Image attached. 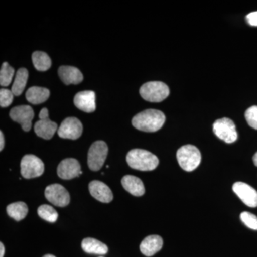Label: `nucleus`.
Returning a JSON list of instances; mask_svg holds the SVG:
<instances>
[{
  "label": "nucleus",
  "mask_w": 257,
  "mask_h": 257,
  "mask_svg": "<svg viewBox=\"0 0 257 257\" xmlns=\"http://www.w3.org/2000/svg\"><path fill=\"white\" fill-rule=\"evenodd\" d=\"M245 118L251 127L257 130V106L248 108L245 112Z\"/></svg>",
  "instance_id": "obj_27"
},
{
  "label": "nucleus",
  "mask_w": 257,
  "mask_h": 257,
  "mask_svg": "<svg viewBox=\"0 0 257 257\" xmlns=\"http://www.w3.org/2000/svg\"><path fill=\"white\" fill-rule=\"evenodd\" d=\"M21 174L24 178L32 179L40 177L45 172V165L39 157L27 155L22 159Z\"/></svg>",
  "instance_id": "obj_7"
},
{
  "label": "nucleus",
  "mask_w": 257,
  "mask_h": 257,
  "mask_svg": "<svg viewBox=\"0 0 257 257\" xmlns=\"http://www.w3.org/2000/svg\"><path fill=\"white\" fill-rule=\"evenodd\" d=\"M126 162L134 170L140 171H152L159 165L157 156L147 150L135 149L128 152Z\"/></svg>",
  "instance_id": "obj_2"
},
{
  "label": "nucleus",
  "mask_w": 257,
  "mask_h": 257,
  "mask_svg": "<svg viewBox=\"0 0 257 257\" xmlns=\"http://www.w3.org/2000/svg\"><path fill=\"white\" fill-rule=\"evenodd\" d=\"M45 195L49 202L57 207H66L70 202L69 192L60 184H54L47 187Z\"/></svg>",
  "instance_id": "obj_8"
},
{
  "label": "nucleus",
  "mask_w": 257,
  "mask_h": 257,
  "mask_svg": "<svg viewBox=\"0 0 257 257\" xmlns=\"http://www.w3.org/2000/svg\"><path fill=\"white\" fill-rule=\"evenodd\" d=\"M29 77L28 69L20 68L16 73L14 83L12 87V92L15 96H20L23 94L24 89L26 87Z\"/></svg>",
  "instance_id": "obj_21"
},
{
  "label": "nucleus",
  "mask_w": 257,
  "mask_h": 257,
  "mask_svg": "<svg viewBox=\"0 0 257 257\" xmlns=\"http://www.w3.org/2000/svg\"><path fill=\"white\" fill-rule=\"evenodd\" d=\"M37 213L42 219L49 222H55L58 219V213L57 211L53 207L47 204L40 206L37 209Z\"/></svg>",
  "instance_id": "obj_24"
},
{
  "label": "nucleus",
  "mask_w": 257,
  "mask_h": 257,
  "mask_svg": "<svg viewBox=\"0 0 257 257\" xmlns=\"http://www.w3.org/2000/svg\"><path fill=\"white\" fill-rule=\"evenodd\" d=\"M57 130V123L51 121L49 117L39 120L35 125V132L37 136L45 140L52 139Z\"/></svg>",
  "instance_id": "obj_17"
},
{
  "label": "nucleus",
  "mask_w": 257,
  "mask_h": 257,
  "mask_svg": "<svg viewBox=\"0 0 257 257\" xmlns=\"http://www.w3.org/2000/svg\"><path fill=\"white\" fill-rule=\"evenodd\" d=\"M50 95V91L47 88L32 87L27 91L26 99L32 104H40L46 101Z\"/></svg>",
  "instance_id": "obj_19"
},
{
  "label": "nucleus",
  "mask_w": 257,
  "mask_h": 257,
  "mask_svg": "<svg viewBox=\"0 0 257 257\" xmlns=\"http://www.w3.org/2000/svg\"><path fill=\"white\" fill-rule=\"evenodd\" d=\"M39 117H40V119L49 117V112L47 108H43V109H42L41 111L40 112V114H39Z\"/></svg>",
  "instance_id": "obj_30"
},
{
  "label": "nucleus",
  "mask_w": 257,
  "mask_h": 257,
  "mask_svg": "<svg viewBox=\"0 0 257 257\" xmlns=\"http://www.w3.org/2000/svg\"><path fill=\"white\" fill-rule=\"evenodd\" d=\"M10 117L13 121L21 124L24 131L29 132L31 130L32 121L33 119V109L29 105L15 106L10 111Z\"/></svg>",
  "instance_id": "obj_10"
},
{
  "label": "nucleus",
  "mask_w": 257,
  "mask_h": 257,
  "mask_svg": "<svg viewBox=\"0 0 257 257\" xmlns=\"http://www.w3.org/2000/svg\"><path fill=\"white\" fill-rule=\"evenodd\" d=\"M240 218L247 227L253 230H257V217L254 214L248 211H244L241 213Z\"/></svg>",
  "instance_id": "obj_26"
},
{
  "label": "nucleus",
  "mask_w": 257,
  "mask_h": 257,
  "mask_svg": "<svg viewBox=\"0 0 257 257\" xmlns=\"http://www.w3.org/2000/svg\"><path fill=\"white\" fill-rule=\"evenodd\" d=\"M13 94L12 90L7 89H1L0 90V106L1 107H7L13 103Z\"/></svg>",
  "instance_id": "obj_28"
},
{
  "label": "nucleus",
  "mask_w": 257,
  "mask_h": 257,
  "mask_svg": "<svg viewBox=\"0 0 257 257\" xmlns=\"http://www.w3.org/2000/svg\"><path fill=\"white\" fill-rule=\"evenodd\" d=\"M82 173L79 162L75 159L68 158L62 160L57 167V175L61 179H72Z\"/></svg>",
  "instance_id": "obj_11"
},
{
  "label": "nucleus",
  "mask_w": 257,
  "mask_h": 257,
  "mask_svg": "<svg viewBox=\"0 0 257 257\" xmlns=\"http://www.w3.org/2000/svg\"><path fill=\"white\" fill-rule=\"evenodd\" d=\"M121 184L125 190L135 197H141L145 192L143 181L133 175H126L121 179Z\"/></svg>",
  "instance_id": "obj_18"
},
{
  "label": "nucleus",
  "mask_w": 257,
  "mask_h": 257,
  "mask_svg": "<svg viewBox=\"0 0 257 257\" xmlns=\"http://www.w3.org/2000/svg\"><path fill=\"white\" fill-rule=\"evenodd\" d=\"M253 163H254V165L256 166V167H257V152L256 154H255L254 155H253Z\"/></svg>",
  "instance_id": "obj_33"
},
{
  "label": "nucleus",
  "mask_w": 257,
  "mask_h": 257,
  "mask_svg": "<svg viewBox=\"0 0 257 257\" xmlns=\"http://www.w3.org/2000/svg\"><path fill=\"white\" fill-rule=\"evenodd\" d=\"M83 132L82 124L77 118L68 117L64 120L58 128V135L62 139L75 140L80 138Z\"/></svg>",
  "instance_id": "obj_9"
},
{
  "label": "nucleus",
  "mask_w": 257,
  "mask_h": 257,
  "mask_svg": "<svg viewBox=\"0 0 257 257\" xmlns=\"http://www.w3.org/2000/svg\"><path fill=\"white\" fill-rule=\"evenodd\" d=\"M163 246V240L158 235L147 236L140 244V251L147 256H152L158 252Z\"/></svg>",
  "instance_id": "obj_15"
},
{
  "label": "nucleus",
  "mask_w": 257,
  "mask_h": 257,
  "mask_svg": "<svg viewBox=\"0 0 257 257\" xmlns=\"http://www.w3.org/2000/svg\"><path fill=\"white\" fill-rule=\"evenodd\" d=\"M213 130L216 137L225 143H234L238 138L236 126L232 120L228 118L216 120L213 125Z\"/></svg>",
  "instance_id": "obj_6"
},
{
  "label": "nucleus",
  "mask_w": 257,
  "mask_h": 257,
  "mask_svg": "<svg viewBox=\"0 0 257 257\" xmlns=\"http://www.w3.org/2000/svg\"><path fill=\"white\" fill-rule=\"evenodd\" d=\"M108 154V147L103 141L93 143L88 152V167L91 170L99 171L104 165Z\"/></svg>",
  "instance_id": "obj_5"
},
{
  "label": "nucleus",
  "mask_w": 257,
  "mask_h": 257,
  "mask_svg": "<svg viewBox=\"0 0 257 257\" xmlns=\"http://www.w3.org/2000/svg\"><path fill=\"white\" fill-rule=\"evenodd\" d=\"M74 105L85 112L95 111V93L93 91H83L77 93L74 98Z\"/></svg>",
  "instance_id": "obj_14"
},
{
  "label": "nucleus",
  "mask_w": 257,
  "mask_h": 257,
  "mask_svg": "<svg viewBox=\"0 0 257 257\" xmlns=\"http://www.w3.org/2000/svg\"><path fill=\"white\" fill-rule=\"evenodd\" d=\"M140 95L145 100L150 102H160L170 94L168 86L162 82L145 83L140 89Z\"/></svg>",
  "instance_id": "obj_4"
},
{
  "label": "nucleus",
  "mask_w": 257,
  "mask_h": 257,
  "mask_svg": "<svg viewBox=\"0 0 257 257\" xmlns=\"http://www.w3.org/2000/svg\"><path fill=\"white\" fill-rule=\"evenodd\" d=\"M32 62L35 68L40 72H45L50 68L52 61L50 57L45 52L37 51L32 56Z\"/></svg>",
  "instance_id": "obj_23"
},
{
  "label": "nucleus",
  "mask_w": 257,
  "mask_h": 257,
  "mask_svg": "<svg viewBox=\"0 0 257 257\" xmlns=\"http://www.w3.org/2000/svg\"><path fill=\"white\" fill-rule=\"evenodd\" d=\"M177 158L179 166L187 172H192L200 165L202 156L197 147L193 145H184L179 149Z\"/></svg>",
  "instance_id": "obj_3"
},
{
  "label": "nucleus",
  "mask_w": 257,
  "mask_h": 257,
  "mask_svg": "<svg viewBox=\"0 0 257 257\" xmlns=\"http://www.w3.org/2000/svg\"><path fill=\"white\" fill-rule=\"evenodd\" d=\"M43 257H55V256H53V255L47 254V255H45V256H44Z\"/></svg>",
  "instance_id": "obj_34"
},
{
  "label": "nucleus",
  "mask_w": 257,
  "mask_h": 257,
  "mask_svg": "<svg viewBox=\"0 0 257 257\" xmlns=\"http://www.w3.org/2000/svg\"><path fill=\"white\" fill-rule=\"evenodd\" d=\"M5 246L3 243H0V257L4 256Z\"/></svg>",
  "instance_id": "obj_32"
},
{
  "label": "nucleus",
  "mask_w": 257,
  "mask_h": 257,
  "mask_svg": "<svg viewBox=\"0 0 257 257\" xmlns=\"http://www.w3.org/2000/svg\"><path fill=\"white\" fill-rule=\"evenodd\" d=\"M7 212L15 220L21 221L28 215V207L23 202L13 203L7 207Z\"/></svg>",
  "instance_id": "obj_22"
},
{
  "label": "nucleus",
  "mask_w": 257,
  "mask_h": 257,
  "mask_svg": "<svg viewBox=\"0 0 257 257\" xmlns=\"http://www.w3.org/2000/svg\"><path fill=\"white\" fill-rule=\"evenodd\" d=\"M91 195L96 200L102 203H109L113 200L112 192L104 182L94 180L89 184Z\"/></svg>",
  "instance_id": "obj_13"
},
{
  "label": "nucleus",
  "mask_w": 257,
  "mask_h": 257,
  "mask_svg": "<svg viewBox=\"0 0 257 257\" xmlns=\"http://www.w3.org/2000/svg\"><path fill=\"white\" fill-rule=\"evenodd\" d=\"M165 115L157 109H147L139 113L133 119V125L137 130L146 133H155L165 122Z\"/></svg>",
  "instance_id": "obj_1"
},
{
  "label": "nucleus",
  "mask_w": 257,
  "mask_h": 257,
  "mask_svg": "<svg viewBox=\"0 0 257 257\" xmlns=\"http://www.w3.org/2000/svg\"><path fill=\"white\" fill-rule=\"evenodd\" d=\"M233 190L246 206L257 207V192L251 186L243 182H236L233 185Z\"/></svg>",
  "instance_id": "obj_12"
},
{
  "label": "nucleus",
  "mask_w": 257,
  "mask_h": 257,
  "mask_svg": "<svg viewBox=\"0 0 257 257\" xmlns=\"http://www.w3.org/2000/svg\"><path fill=\"white\" fill-rule=\"evenodd\" d=\"M15 70L8 62H4L0 71V84L3 87H8L13 80Z\"/></svg>",
  "instance_id": "obj_25"
},
{
  "label": "nucleus",
  "mask_w": 257,
  "mask_h": 257,
  "mask_svg": "<svg viewBox=\"0 0 257 257\" xmlns=\"http://www.w3.org/2000/svg\"><path fill=\"white\" fill-rule=\"evenodd\" d=\"M82 249L88 253L104 255L108 252V247L104 243L93 238H86L82 242Z\"/></svg>",
  "instance_id": "obj_20"
},
{
  "label": "nucleus",
  "mask_w": 257,
  "mask_h": 257,
  "mask_svg": "<svg viewBox=\"0 0 257 257\" xmlns=\"http://www.w3.org/2000/svg\"><path fill=\"white\" fill-rule=\"evenodd\" d=\"M58 73L61 80L67 85L78 84L84 78L79 69L71 66H62L59 68Z\"/></svg>",
  "instance_id": "obj_16"
},
{
  "label": "nucleus",
  "mask_w": 257,
  "mask_h": 257,
  "mask_svg": "<svg viewBox=\"0 0 257 257\" xmlns=\"http://www.w3.org/2000/svg\"><path fill=\"white\" fill-rule=\"evenodd\" d=\"M246 18V21L251 26L257 27V12L249 13Z\"/></svg>",
  "instance_id": "obj_29"
},
{
  "label": "nucleus",
  "mask_w": 257,
  "mask_h": 257,
  "mask_svg": "<svg viewBox=\"0 0 257 257\" xmlns=\"http://www.w3.org/2000/svg\"><path fill=\"white\" fill-rule=\"evenodd\" d=\"M5 147V138L3 132H0V150L3 151Z\"/></svg>",
  "instance_id": "obj_31"
}]
</instances>
